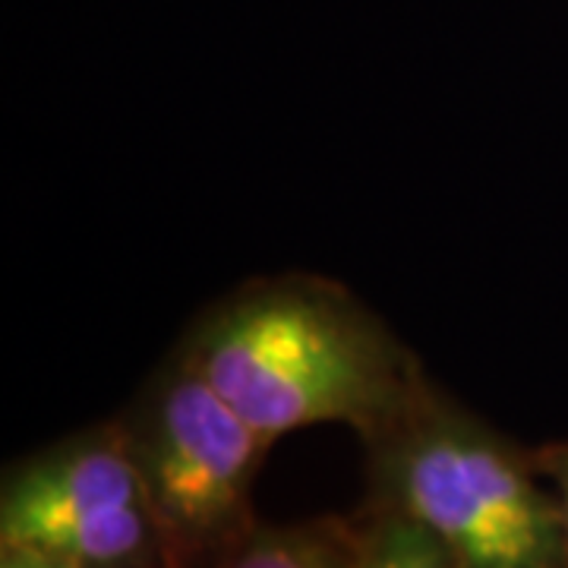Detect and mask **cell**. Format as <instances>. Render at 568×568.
<instances>
[{
	"instance_id": "3",
	"label": "cell",
	"mask_w": 568,
	"mask_h": 568,
	"mask_svg": "<svg viewBox=\"0 0 568 568\" xmlns=\"http://www.w3.org/2000/svg\"><path fill=\"white\" fill-rule=\"evenodd\" d=\"M114 420L174 568H212L260 525L253 484L272 443L178 347Z\"/></svg>"
},
{
	"instance_id": "8",
	"label": "cell",
	"mask_w": 568,
	"mask_h": 568,
	"mask_svg": "<svg viewBox=\"0 0 568 568\" xmlns=\"http://www.w3.org/2000/svg\"><path fill=\"white\" fill-rule=\"evenodd\" d=\"M0 568H77L73 562H63L58 556L36 552V549L0 547Z\"/></svg>"
},
{
	"instance_id": "6",
	"label": "cell",
	"mask_w": 568,
	"mask_h": 568,
	"mask_svg": "<svg viewBox=\"0 0 568 568\" xmlns=\"http://www.w3.org/2000/svg\"><path fill=\"white\" fill-rule=\"evenodd\" d=\"M357 568H458L426 530L402 515L366 508L357 521Z\"/></svg>"
},
{
	"instance_id": "4",
	"label": "cell",
	"mask_w": 568,
	"mask_h": 568,
	"mask_svg": "<svg viewBox=\"0 0 568 568\" xmlns=\"http://www.w3.org/2000/svg\"><path fill=\"white\" fill-rule=\"evenodd\" d=\"M0 547L48 552L77 568H174L118 420L7 467Z\"/></svg>"
},
{
	"instance_id": "7",
	"label": "cell",
	"mask_w": 568,
	"mask_h": 568,
	"mask_svg": "<svg viewBox=\"0 0 568 568\" xmlns=\"http://www.w3.org/2000/svg\"><path fill=\"white\" fill-rule=\"evenodd\" d=\"M534 452V465L544 474L549 489L556 493V503L562 511V528H566V549H568V439L562 443H549L544 448H530Z\"/></svg>"
},
{
	"instance_id": "1",
	"label": "cell",
	"mask_w": 568,
	"mask_h": 568,
	"mask_svg": "<svg viewBox=\"0 0 568 568\" xmlns=\"http://www.w3.org/2000/svg\"><path fill=\"white\" fill-rule=\"evenodd\" d=\"M178 351L272 446L323 424L366 443L436 386L345 284L304 272L234 287L200 313Z\"/></svg>"
},
{
	"instance_id": "5",
	"label": "cell",
	"mask_w": 568,
	"mask_h": 568,
	"mask_svg": "<svg viewBox=\"0 0 568 568\" xmlns=\"http://www.w3.org/2000/svg\"><path fill=\"white\" fill-rule=\"evenodd\" d=\"M212 568H357V521L256 525Z\"/></svg>"
},
{
	"instance_id": "2",
	"label": "cell",
	"mask_w": 568,
	"mask_h": 568,
	"mask_svg": "<svg viewBox=\"0 0 568 568\" xmlns=\"http://www.w3.org/2000/svg\"><path fill=\"white\" fill-rule=\"evenodd\" d=\"M364 448L369 508L426 530L458 568H568L562 511L534 452L439 386Z\"/></svg>"
}]
</instances>
